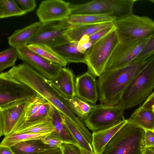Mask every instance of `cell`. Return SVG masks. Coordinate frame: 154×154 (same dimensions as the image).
Listing matches in <instances>:
<instances>
[{"label": "cell", "instance_id": "cell-26", "mask_svg": "<svg viewBox=\"0 0 154 154\" xmlns=\"http://www.w3.org/2000/svg\"><path fill=\"white\" fill-rule=\"evenodd\" d=\"M30 50L44 59L62 67L65 66L67 63L52 48L45 44H32L27 45Z\"/></svg>", "mask_w": 154, "mask_h": 154}, {"label": "cell", "instance_id": "cell-1", "mask_svg": "<svg viewBox=\"0 0 154 154\" xmlns=\"http://www.w3.org/2000/svg\"><path fill=\"white\" fill-rule=\"evenodd\" d=\"M0 77L22 83L29 87L73 123L79 120L66 99L47 82V79L25 63L0 73Z\"/></svg>", "mask_w": 154, "mask_h": 154}, {"label": "cell", "instance_id": "cell-11", "mask_svg": "<svg viewBox=\"0 0 154 154\" xmlns=\"http://www.w3.org/2000/svg\"><path fill=\"white\" fill-rule=\"evenodd\" d=\"M148 39L119 42L107 63L105 70L120 68L131 63L138 56Z\"/></svg>", "mask_w": 154, "mask_h": 154}, {"label": "cell", "instance_id": "cell-28", "mask_svg": "<svg viewBox=\"0 0 154 154\" xmlns=\"http://www.w3.org/2000/svg\"><path fill=\"white\" fill-rule=\"evenodd\" d=\"M48 134L49 133L33 134L13 133L5 136L1 141L0 146L10 148L13 145L23 141L33 139L42 140L44 136Z\"/></svg>", "mask_w": 154, "mask_h": 154}, {"label": "cell", "instance_id": "cell-4", "mask_svg": "<svg viewBox=\"0 0 154 154\" xmlns=\"http://www.w3.org/2000/svg\"><path fill=\"white\" fill-rule=\"evenodd\" d=\"M145 130L127 122L114 135L103 154H143Z\"/></svg>", "mask_w": 154, "mask_h": 154}, {"label": "cell", "instance_id": "cell-33", "mask_svg": "<svg viewBox=\"0 0 154 154\" xmlns=\"http://www.w3.org/2000/svg\"><path fill=\"white\" fill-rule=\"evenodd\" d=\"M154 56V35L148 39L141 51L132 62L146 61Z\"/></svg>", "mask_w": 154, "mask_h": 154}, {"label": "cell", "instance_id": "cell-29", "mask_svg": "<svg viewBox=\"0 0 154 154\" xmlns=\"http://www.w3.org/2000/svg\"><path fill=\"white\" fill-rule=\"evenodd\" d=\"M68 100L75 114L81 122H84L94 105L87 102L76 96Z\"/></svg>", "mask_w": 154, "mask_h": 154}, {"label": "cell", "instance_id": "cell-7", "mask_svg": "<svg viewBox=\"0 0 154 154\" xmlns=\"http://www.w3.org/2000/svg\"><path fill=\"white\" fill-rule=\"evenodd\" d=\"M119 43L115 29L93 45L85 53L88 72L99 77L104 72L114 50Z\"/></svg>", "mask_w": 154, "mask_h": 154}, {"label": "cell", "instance_id": "cell-2", "mask_svg": "<svg viewBox=\"0 0 154 154\" xmlns=\"http://www.w3.org/2000/svg\"><path fill=\"white\" fill-rule=\"evenodd\" d=\"M149 59L131 62L118 69L105 70L97 81L100 104L110 106L118 105L125 88Z\"/></svg>", "mask_w": 154, "mask_h": 154}, {"label": "cell", "instance_id": "cell-6", "mask_svg": "<svg viewBox=\"0 0 154 154\" xmlns=\"http://www.w3.org/2000/svg\"><path fill=\"white\" fill-rule=\"evenodd\" d=\"M114 23L119 42L148 39L154 35V21L147 16L132 14Z\"/></svg>", "mask_w": 154, "mask_h": 154}, {"label": "cell", "instance_id": "cell-44", "mask_svg": "<svg viewBox=\"0 0 154 154\" xmlns=\"http://www.w3.org/2000/svg\"><path fill=\"white\" fill-rule=\"evenodd\" d=\"M80 149L82 154H95L94 153L91 152L89 151L81 148L80 147Z\"/></svg>", "mask_w": 154, "mask_h": 154}, {"label": "cell", "instance_id": "cell-31", "mask_svg": "<svg viewBox=\"0 0 154 154\" xmlns=\"http://www.w3.org/2000/svg\"><path fill=\"white\" fill-rule=\"evenodd\" d=\"M26 13L14 0H0V18L23 15Z\"/></svg>", "mask_w": 154, "mask_h": 154}, {"label": "cell", "instance_id": "cell-41", "mask_svg": "<svg viewBox=\"0 0 154 154\" xmlns=\"http://www.w3.org/2000/svg\"><path fill=\"white\" fill-rule=\"evenodd\" d=\"M33 154H63V153L61 147L60 148H51Z\"/></svg>", "mask_w": 154, "mask_h": 154}, {"label": "cell", "instance_id": "cell-22", "mask_svg": "<svg viewBox=\"0 0 154 154\" xmlns=\"http://www.w3.org/2000/svg\"><path fill=\"white\" fill-rule=\"evenodd\" d=\"M78 42H69L51 47L67 63H85V54L79 52L77 50Z\"/></svg>", "mask_w": 154, "mask_h": 154}, {"label": "cell", "instance_id": "cell-38", "mask_svg": "<svg viewBox=\"0 0 154 154\" xmlns=\"http://www.w3.org/2000/svg\"><path fill=\"white\" fill-rule=\"evenodd\" d=\"M92 45V43L89 42V36L85 35L78 42L77 50L79 52L85 54Z\"/></svg>", "mask_w": 154, "mask_h": 154}, {"label": "cell", "instance_id": "cell-36", "mask_svg": "<svg viewBox=\"0 0 154 154\" xmlns=\"http://www.w3.org/2000/svg\"><path fill=\"white\" fill-rule=\"evenodd\" d=\"M14 1L26 14L33 11L36 6L35 0H14Z\"/></svg>", "mask_w": 154, "mask_h": 154}, {"label": "cell", "instance_id": "cell-13", "mask_svg": "<svg viewBox=\"0 0 154 154\" xmlns=\"http://www.w3.org/2000/svg\"><path fill=\"white\" fill-rule=\"evenodd\" d=\"M70 3L61 0L43 1L36 11L43 24L67 19L70 15Z\"/></svg>", "mask_w": 154, "mask_h": 154}, {"label": "cell", "instance_id": "cell-42", "mask_svg": "<svg viewBox=\"0 0 154 154\" xmlns=\"http://www.w3.org/2000/svg\"><path fill=\"white\" fill-rule=\"evenodd\" d=\"M0 154H14L11 148L0 146Z\"/></svg>", "mask_w": 154, "mask_h": 154}, {"label": "cell", "instance_id": "cell-19", "mask_svg": "<svg viewBox=\"0 0 154 154\" xmlns=\"http://www.w3.org/2000/svg\"><path fill=\"white\" fill-rule=\"evenodd\" d=\"M127 120L113 127L93 132L91 145L95 154H103L107 144L117 132L127 123Z\"/></svg>", "mask_w": 154, "mask_h": 154}, {"label": "cell", "instance_id": "cell-8", "mask_svg": "<svg viewBox=\"0 0 154 154\" xmlns=\"http://www.w3.org/2000/svg\"><path fill=\"white\" fill-rule=\"evenodd\" d=\"M124 110L119 104L114 106L101 104L94 105L84 122L86 127L93 132L99 131L125 120Z\"/></svg>", "mask_w": 154, "mask_h": 154}, {"label": "cell", "instance_id": "cell-16", "mask_svg": "<svg viewBox=\"0 0 154 154\" xmlns=\"http://www.w3.org/2000/svg\"><path fill=\"white\" fill-rule=\"evenodd\" d=\"M54 107L38 94L28 102L25 115V122H33L47 117L52 118Z\"/></svg>", "mask_w": 154, "mask_h": 154}, {"label": "cell", "instance_id": "cell-46", "mask_svg": "<svg viewBox=\"0 0 154 154\" xmlns=\"http://www.w3.org/2000/svg\"><path fill=\"white\" fill-rule=\"evenodd\" d=\"M151 2H153L154 3V1H151Z\"/></svg>", "mask_w": 154, "mask_h": 154}, {"label": "cell", "instance_id": "cell-21", "mask_svg": "<svg viewBox=\"0 0 154 154\" xmlns=\"http://www.w3.org/2000/svg\"><path fill=\"white\" fill-rule=\"evenodd\" d=\"M42 26L40 22H36L23 28L16 30L8 38L11 47L17 48L27 45L28 41L39 30Z\"/></svg>", "mask_w": 154, "mask_h": 154}, {"label": "cell", "instance_id": "cell-37", "mask_svg": "<svg viewBox=\"0 0 154 154\" xmlns=\"http://www.w3.org/2000/svg\"><path fill=\"white\" fill-rule=\"evenodd\" d=\"M63 154H82L80 147L74 144L64 143L61 146Z\"/></svg>", "mask_w": 154, "mask_h": 154}, {"label": "cell", "instance_id": "cell-30", "mask_svg": "<svg viewBox=\"0 0 154 154\" xmlns=\"http://www.w3.org/2000/svg\"><path fill=\"white\" fill-rule=\"evenodd\" d=\"M63 118L64 122L73 137L77 141L79 146L80 148L91 152L94 153L91 144L88 142L77 126L63 114Z\"/></svg>", "mask_w": 154, "mask_h": 154}, {"label": "cell", "instance_id": "cell-40", "mask_svg": "<svg viewBox=\"0 0 154 154\" xmlns=\"http://www.w3.org/2000/svg\"><path fill=\"white\" fill-rule=\"evenodd\" d=\"M144 142L145 147L154 145V132L152 130H145Z\"/></svg>", "mask_w": 154, "mask_h": 154}, {"label": "cell", "instance_id": "cell-43", "mask_svg": "<svg viewBox=\"0 0 154 154\" xmlns=\"http://www.w3.org/2000/svg\"><path fill=\"white\" fill-rule=\"evenodd\" d=\"M143 154H154V145L145 147Z\"/></svg>", "mask_w": 154, "mask_h": 154}, {"label": "cell", "instance_id": "cell-24", "mask_svg": "<svg viewBox=\"0 0 154 154\" xmlns=\"http://www.w3.org/2000/svg\"><path fill=\"white\" fill-rule=\"evenodd\" d=\"M53 121L55 128V131L52 134L64 143H70L78 145L65 124L63 118V114L54 108L53 117Z\"/></svg>", "mask_w": 154, "mask_h": 154}, {"label": "cell", "instance_id": "cell-9", "mask_svg": "<svg viewBox=\"0 0 154 154\" xmlns=\"http://www.w3.org/2000/svg\"><path fill=\"white\" fill-rule=\"evenodd\" d=\"M37 94L25 84L0 78V109L29 101Z\"/></svg>", "mask_w": 154, "mask_h": 154}, {"label": "cell", "instance_id": "cell-17", "mask_svg": "<svg viewBox=\"0 0 154 154\" xmlns=\"http://www.w3.org/2000/svg\"><path fill=\"white\" fill-rule=\"evenodd\" d=\"M48 82L66 99L69 100L75 96V76L70 70L62 67L54 78L47 79Z\"/></svg>", "mask_w": 154, "mask_h": 154}, {"label": "cell", "instance_id": "cell-12", "mask_svg": "<svg viewBox=\"0 0 154 154\" xmlns=\"http://www.w3.org/2000/svg\"><path fill=\"white\" fill-rule=\"evenodd\" d=\"M17 48L18 58L47 79L55 77L62 67L48 61L30 50L27 45Z\"/></svg>", "mask_w": 154, "mask_h": 154}, {"label": "cell", "instance_id": "cell-32", "mask_svg": "<svg viewBox=\"0 0 154 154\" xmlns=\"http://www.w3.org/2000/svg\"><path fill=\"white\" fill-rule=\"evenodd\" d=\"M18 57V53L16 48L9 47L1 51L0 53V72L7 68L14 66Z\"/></svg>", "mask_w": 154, "mask_h": 154}, {"label": "cell", "instance_id": "cell-15", "mask_svg": "<svg viewBox=\"0 0 154 154\" xmlns=\"http://www.w3.org/2000/svg\"><path fill=\"white\" fill-rule=\"evenodd\" d=\"M75 89L76 97L93 105L99 98L97 81L88 71L75 78Z\"/></svg>", "mask_w": 154, "mask_h": 154}, {"label": "cell", "instance_id": "cell-3", "mask_svg": "<svg viewBox=\"0 0 154 154\" xmlns=\"http://www.w3.org/2000/svg\"><path fill=\"white\" fill-rule=\"evenodd\" d=\"M154 88V56L135 75L123 92L119 104L125 110L141 104Z\"/></svg>", "mask_w": 154, "mask_h": 154}, {"label": "cell", "instance_id": "cell-14", "mask_svg": "<svg viewBox=\"0 0 154 154\" xmlns=\"http://www.w3.org/2000/svg\"><path fill=\"white\" fill-rule=\"evenodd\" d=\"M29 101L0 109V136L13 133L25 121V115Z\"/></svg>", "mask_w": 154, "mask_h": 154}, {"label": "cell", "instance_id": "cell-25", "mask_svg": "<svg viewBox=\"0 0 154 154\" xmlns=\"http://www.w3.org/2000/svg\"><path fill=\"white\" fill-rule=\"evenodd\" d=\"M70 25L94 24L115 21L116 19L108 14H85L70 15L66 19Z\"/></svg>", "mask_w": 154, "mask_h": 154}, {"label": "cell", "instance_id": "cell-5", "mask_svg": "<svg viewBox=\"0 0 154 154\" xmlns=\"http://www.w3.org/2000/svg\"><path fill=\"white\" fill-rule=\"evenodd\" d=\"M135 0H94L83 4H70V15L108 14L116 20L131 14Z\"/></svg>", "mask_w": 154, "mask_h": 154}, {"label": "cell", "instance_id": "cell-23", "mask_svg": "<svg viewBox=\"0 0 154 154\" xmlns=\"http://www.w3.org/2000/svg\"><path fill=\"white\" fill-rule=\"evenodd\" d=\"M127 120L128 122L145 130L153 131L154 128V114L152 109L143 110L138 108Z\"/></svg>", "mask_w": 154, "mask_h": 154}, {"label": "cell", "instance_id": "cell-27", "mask_svg": "<svg viewBox=\"0 0 154 154\" xmlns=\"http://www.w3.org/2000/svg\"><path fill=\"white\" fill-rule=\"evenodd\" d=\"M51 147L40 139H33L17 143L10 148L14 154H33Z\"/></svg>", "mask_w": 154, "mask_h": 154}, {"label": "cell", "instance_id": "cell-45", "mask_svg": "<svg viewBox=\"0 0 154 154\" xmlns=\"http://www.w3.org/2000/svg\"><path fill=\"white\" fill-rule=\"evenodd\" d=\"M152 110L153 112V113L154 114V106H153L152 107ZM153 131L154 132V128H153Z\"/></svg>", "mask_w": 154, "mask_h": 154}, {"label": "cell", "instance_id": "cell-35", "mask_svg": "<svg viewBox=\"0 0 154 154\" xmlns=\"http://www.w3.org/2000/svg\"><path fill=\"white\" fill-rule=\"evenodd\" d=\"M42 140L45 144L53 147L60 148L62 144L64 143L52 133L47 134Z\"/></svg>", "mask_w": 154, "mask_h": 154}, {"label": "cell", "instance_id": "cell-18", "mask_svg": "<svg viewBox=\"0 0 154 154\" xmlns=\"http://www.w3.org/2000/svg\"><path fill=\"white\" fill-rule=\"evenodd\" d=\"M114 21L70 25L66 31L65 34L69 42H79L85 35L89 36L99 30L114 25Z\"/></svg>", "mask_w": 154, "mask_h": 154}, {"label": "cell", "instance_id": "cell-34", "mask_svg": "<svg viewBox=\"0 0 154 154\" xmlns=\"http://www.w3.org/2000/svg\"><path fill=\"white\" fill-rule=\"evenodd\" d=\"M115 29L114 24V25L99 31L89 36V42H91L93 45L94 44Z\"/></svg>", "mask_w": 154, "mask_h": 154}, {"label": "cell", "instance_id": "cell-39", "mask_svg": "<svg viewBox=\"0 0 154 154\" xmlns=\"http://www.w3.org/2000/svg\"><path fill=\"white\" fill-rule=\"evenodd\" d=\"M154 106V91L151 93L146 99L142 105L138 107L143 110L152 109Z\"/></svg>", "mask_w": 154, "mask_h": 154}, {"label": "cell", "instance_id": "cell-20", "mask_svg": "<svg viewBox=\"0 0 154 154\" xmlns=\"http://www.w3.org/2000/svg\"><path fill=\"white\" fill-rule=\"evenodd\" d=\"M55 131L52 118L47 117L33 122L24 121L13 133L41 134L50 133Z\"/></svg>", "mask_w": 154, "mask_h": 154}, {"label": "cell", "instance_id": "cell-10", "mask_svg": "<svg viewBox=\"0 0 154 154\" xmlns=\"http://www.w3.org/2000/svg\"><path fill=\"white\" fill-rule=\"evenodd\" d=\"M70 26L66 20L42 24L28 44H43L52 47L69 42L65 32Z\"/></svg>", "mask_w": 154, "mask_h": 154}]
</instances>
